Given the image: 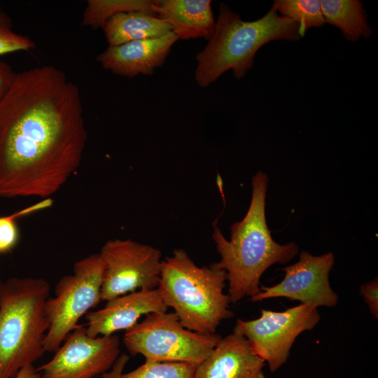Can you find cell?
Listing matches in <instances>:
<instances>
[{
  "instance_id": "4316f807",
  "label": "cell",
  "mask_w": 378,
  "mask_h": 378,
  "mask_svg": "<svg viewBox=\"0 0 378 378\" xmlns=\"http://www.w3.org/2000/svg\"><path fill=\"white\" fill-rule=\"evenodd\" d=\"M0 284H1V282H0Z\"/></svg>"
},
{
  "instance_id": "2e32d148",
  "label": "cell",
  "mask_w": 378,
  "mask_h": 378,
  "mask_svg": "<svg viewBox=\"0 0 378 378\" xmlns=\"http://www.w3.org/2000/svg\"><path fill=\"white\" fill-rule=\"evenodd\" d=\"M102 29L109 46L158 38L172 31V27L156 15L144 12L117 14L109 18Z\"/></svg>"
},
{
  "instance_id": "30bf717a",
  "label": "cell",
  "mask_w": 378,
  "mask_h": 378,
  "mask_svg": "<svg viewBox=\"0 0 378 378\" xmlns=\"http://www.w3.org/2000/svg\"><path fill=\"white\" fill-rule=\"evenodd\" d=\"M120 353L117 335L92 337L85 326L77 325L52 359L37 369L43 378H94L111 369Z\"/></svg>"
},
{
  "instance_id": "5b68a950",
  "label": "cell",
  "mask_w": 378,
  "mask_h": 378,
  "mask_svg": "<svg viewBox=\"0 0 378 378\" xmlns=\"http://www.w3.org/2000/svg\"><path fill=\"white\" fill-rule=\"evenodd\" d=\"M49 293L42 278L15 277L0 284V378H14L45 353Z\"/></svg>"
},
{
  "instance_id": "603a6c76",
  "label": "cell",
  "mask_w": 378,
  "mask_h": 378,
  "mask_svg": "<svg viewBox=\"0 0 378 378\" xmlns=\"http://www.w3.org/2000/svg\"><path fill=\"white\" fill-rule=\"evenodd\" d=\"M360 293L363 297L371 314L375 319L378 318V280H373L360 286Z\"/></svg>"
},
{
  "instance_id": "ba28073f",
  "label": "cell",
  "mask_w": 378,
  "mask_h": 378,
  "mask_svg": "<svg viewBox=\"0 0 378 378\" xmlns=\"http://www.w3.org/2000/svg\"><path fill=\"white\" fill-rule=\"evenodd\" d=\"M320 318L316 306L300 303L283 312L262 309L256 319H237L233 332L244 336L274 372L286 363L298 335L312 330Z\"/></svg>"
},
{
  "instance_id": "ac0fdd59",
  "label": "cell",
  "mask_w": 378,
  "mask_h": 378,
  "mask_svg": "<svg viewBox=\"0 0 378 378\" xmlns=\"http://www.w3.org/2000/svg\"><path fill=\"white\" fill-rule=\"evenodd\" d=\"M131 12H144L156 15V1L88 0L83 12L82 25L95 29L102 28L104 24L113 16Z\"/></svg>"
},
{
  "instance_id": "8992f818",
  "label": "cell",
  "mask_w": 378,
  "mask_h": 378,
  "mask_svg": "<svg viewBox=\"0 0 378 378\" xmlns=\"http://www.w3.org/2000/svg\"><path fill=\"white\" fill-rule=\"evenodd\" d=\"M222 337L185 328L174 312H155L126 330L123 344L130 354L146 360L184 362L198 365Z\"/></svg>"
},
{
  "instance_id": "7402d4cb",
  "label": "cell",
  "mask_w": 378,
  "mask_h": 378,
  "mask_svg": "<svg viewBox=\"0 0 378 378\" xmlns=\"http://www.w3.org/2000/svg\"><path fill=\"white\" fill-rule=\"evenodd\" d=\"M34 41L13 30L11 18L0 6V56L34 48Z\"/></svg>"
},
{
  "instance_id": "8fae6325",
  "label": "cell",
  "mask_w": 378,
  "mask_h": 378,
  "mask_svg": "<svg viewBox=\"0 0 378 378\" xmlns=\"http://www.w3.org/2000/svg\"><path fill=\"white\" fill-rule=\"evenodd\" d=\"M334 262L332 252L313 255L307 251H302L297 262L281 269L285 272L281 282L272 286L260 285V291L250 300L259 302L286 298L302 304H312L317 308L321 306L332 307L338 301V295L329 281Z\"/></svg>"
},
{
  "instance_id": "3957f363",
  "label": "cell",
  "mask_w": 378,
  "mask_h": 378,
  "mask_svg": "<svg viewBox=\"0 0 378 378\" xmlns=\"http://www.w3.org/2000/svg\"><path fill=\"white\" fill-rule=\"evenodd\" d=\"M298 24L279 15L272 6L261 18L244 21L223 3L209 42L196 55L195 80L201 88L214 83L232 70L236 78H243L253 65L257 51L274 40H300Z\"/></svg>"
},
{
  "instance_id": "5bb4252c",
  "label": "cell",
  "mask_w": 378,
  "mask_h": 378,
  "mask_svg": "<svg viewBox=\"0 0 378 378\" xmlns=\"http://www.w3.org/2000/svg\"><path fill=\"white\" fill-rule=\"evenodd\" d=\"M265 363L244 336L232 332L197 365L195 378H267Z\"/></svg>"
},
{
  "instance_id": "52a82bcc",
  "label": "cell",
  "mask_w": 378,
  "mask_h": 378,
  "mask_svg": "<svg viewBox=\"0 0 378 378\" xmlns=\"http://www.w3.org/2000/svg\"><path fill=\"white\" fill-rule=\"evenodd\" d=\"M104 267L99 253L77 261L71 274L62 277L48 298L46 309L49 328L43 342L45 352H55L77 326L82 316L102 301Z\"/></svg>"
},
{
  "instance_id": "44dd1931",
  "label": "cell",
  "mask_w": 378,
  "mask_h": 378,
  "mask_svg": "<svg viewBox=\"0 0 378 378\" xmlns=\"http://www.w3.org/2000/svg\"><path fill=\"white\" fill-rule=\"evenodd\" d=\"M52 204L51 198L44 199L13 214L0 217V253L9 251L18 241L19 232L15 223L17 218L47 209Z\"/></svg>"
},
{
  "instance_id": "4fadbf2b",
  "label": "cell",
  "mask_w": 378,
  "mask_h": 378,
  "mask_svg": "<svg viewBox=\"0 0 378 378\" xmlns=\"http://www.w3.org/2000/svg\"><path fill=\"white\" fill-rule=\"evenodd\" d=\"M178 40L173 31L158 38L108 46L96 58L102 66L120 76H151L161 66Z\"/></svg>"
},
{
  "instance_id": "7c38bea8",
  "label": "cell",
  "mask_w": 378,
  "mask_h": 378,
  "mask_svg": "<svg viewBox=\"0 0 378 378\" xmlns=\"http://www.w3.org/2000/svg\"><path fill=\"white\" fill-rule=\"evenodd\" d=\"M159 289H141L106 301V305L85 315L86 332L92 337L113 335L134 326L142 315L167 312Z\"/></svg>"
},
{
  "instance_id": "d6986e66",
  "label": "cell",
  "mask_w": 378,
  "mask_h": 378,
  "mask_svg": "<svg viewBox=\"0 0 378 378\" xmlns=\"http://www.w3.org/2000/svg\"><path fill=\"white\" fill-rule=\"evenodd\" d=\"M272 6L281 15L298 24L300 37L307 29L320 27L326 23L318 0H278Z\"/></svg>"
},
{
  "instance_id": "7a4b0ae2",
  "label": "cell",
  "mask_w": 378,
  "mask_h": 378,
  "mask_svg": "<svg viewBox=\"0 0 378 378\" xmlns=\"http://www.w3.org/2000/svg\"><path fill=\"white\" fill-rule=\"evenodd\" d=\"M268 181L267 175L262 171L252 177L248 209L241 220L231 225L230 240L216 225H214L212 238L220 256L216 263L226 272L227 294L232 303L257 295L265 270L275 263L288 262L299 251L295 242L279 244L271 235L265 217Z\"/></svg>"
},
{
  "instance_id": "ffe728a7",
  "label": "cell",
  "mask_w": 378,
  "mask_h": 378,
  "mask_svg": "<svg viewBox=\"0 0 378 378\" xmlns=\"http://www.w3.org/2000/svg\"><path fill=\"white\" fill-rule=\"evenodd\" d=\"M196 367L184 362L146 360L120 378H195Z\"/></svg>"
},
{
  "instance_id": "cb8c5ba5",
  "label": "cell",
  "mask_w": 378,
  "mask_h": 378,
  "mask_svg": "<svg viewBox=\"0 0 378 378\" xmlns=\"http://www.w3.org/2000/svg\"><path fill=\"white\" fill-rule=\"evenodd\" d=\"M15 75L9 64L0 59V99L11 85Z\"/></svg>"
},
{
  "instance_id": "484cf974",
  "label": "cell",
  "mask_w": 378,
  "mask_h": 378,
  "mask_svg": "<svg viewBox=\"0 0 378 378\" xmlns=\"http://www.w3.org/2000/svg\"><path fill=\"white\" fill-rule=\"evenodd\" d=\"M14 378H43L41 372L34 365L22 368Z\"/></svg>"
},
{
  "instance_id": "9c48e42d",
  "label": "cell",
  "mask_w": 378,
  "mask_h": 378,
  "mask_svg": "<svg viewBox=\"0 0 378 378\" xmlns=\"http://www.w3.org/2000/svg\"><path fill=\"white\" fill-rule=\"evenodd\" d=\"M104 267L102 301L159 285L162 252L148 244L130 239L105 242L99 253Z\"/></svg>"
},
{
  "instance_id": "d4e9b609",
  "label": "cell",
  "mask_w": 378,
  "mask_h": 378,
  "mask_svg": "<svg viewBox=\"0 0 378 378\" xmlns=\"http://www.w3.org/2000/svg\"><path fill=\"white\" fill-rule=\"evenodd\" d=\"M129 360V356L122 354L117 358L110 371L102 374V378H120L123 373V370Z\"/></svg>"
},
{
  "instance_id": "e0dca14e",
  "label": "cell",
  "mask_w": 378,
  "mask_h": 378,
  "mask_svg": "<svg viewBox=\"0 0 378 378\" xmlns=\"http://www.w3.org/2000/svg\"><path fill=\"white\" fill-rule=\"evenodd\" d=\"M320 3L326 22L338 27L347 40L356 42L361 36L367 39L372 34L360 1L321 0Z\"/></svg>"
},
{
  "instance_id": "277c9868",
  "label": "cell",
  "mask_w": 378,
  "mask_h": 378,
  "mask_svg": "<svg viewBox=\"0 0 378 378\" xmlns=\"http://www.w3.org/2000/svg\"><path fill=\"white\" fill-rule=\"evenodd\" d=\"M226 281V272L216 262L200 267L185 250L176 248L162 260L158 288L185 328L213 334L223 320L234 316L224 293Z\"/></svg>"
},
{
  "instance_id": "9a60e30c",
  "label": "cell",
  "mask_w": 378,
  "mask_h": 378,
  "mask_svg": "<svg viewBox=\"0 0 378 378\" xmlns=\"http://www.w3.org/2000/svg\"><path fill=\"white\" fill-rule=\"evenodd\" d=\"M210 0L156 1V15L169 24L178 39L212 36L216 22Z\"/></svg>"
},
{
  "instance_id": "6da1fadb",
  "label": "cell",
  "mask_w": 378,
  "mask_h": 378,
  "mask_svg": "<svg viewBox=\"0 0 378 378\" xmlns=\"http://www.w3.org/2000/svg\"><path fill=\"white\" fill-rule=\"evenodd\" d=\"M87 138L79 90L64 72L16 73L0 99V197L51 198L78 168Z\"/></svg>"
}]
</instances>
